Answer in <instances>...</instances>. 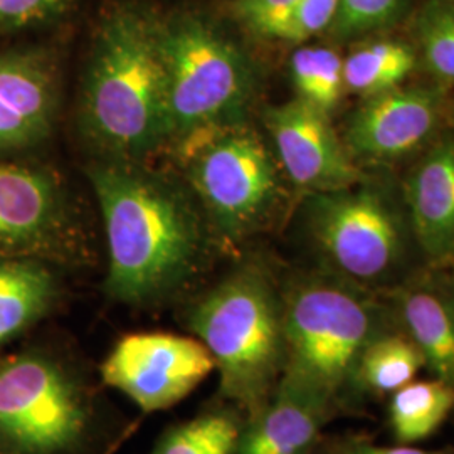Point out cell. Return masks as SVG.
Instances as JSON below:
<instances>
[{
    "mask_svg": "<svg viewBox=\"0 0 454 454\" xmlns=\"http://www.w3.org/2000/svg\"><path fill=\"white\" fill-rule=\"evenodd\" d=\"M90 179L106 232V293L120 303L144 307L179 290L194 273L202 246L187 199L127 160L93 165Z\"/></svg>",
    "mask_w": 454,
    "mask_h": 454,
    "instance_id": "obj_1",
    "label": "cell"
},
{
    "mask_svg": "<svg viewBox=\"0 0 454 454\" xmlns=\"http://www.w3.org/2000/svg\"><path fill=\"white\" fill-rule=\"evenodd\" d=\"M82 127L112 160L135 162L170 140L159 29L118 14L98 34L84 78Z\"/></svg>",
    "mask_w": 454,
    "mask_h": 454,
    "instance_id": "obj_2",
    "label": "cell"
},
{
    "mask_svg": "<svg viewBox=\"0 0 454 454\" xmlns=\"http://www.w3.org/2000/svg\"><path fill=\"white\" fill-rule=\"evenodd\" d=\"M340 276L296 283L281 300L285 371L281 382L335 409L360 397L357 372L367 345L394 328L392 311Z\"/></svg>",
    "mask_w": 454,
    "mask_h": 454,
    "instance_id": "obj_3",
    "label": "cell"
},
{
    "mask_svg": "<svg viewBox=\"0 0 454 454\" xmlns=\"http://www.w3.org/2000/svg\"><path fill=\"white\" fill-rule=\"evenodd\" d=\"M195 339L211 352L221 392L254 416L285 371L283 303L260 270L227 276L189 317Z\"/></svg>",
    "mask_w": 454,
    "mask_h": 454,
    "instance_id": "obj_4",
    "label": "cell"
},
{
    "mask_svg": "<svg viewBox=\"0 0 454 454\" xmlns=\"http://www.w3.org/2000/svg\"><path fill=\"white\" fill-rule=\"evenodd\" d=\"M307 223L333 275L371 292L397 288L409 279L418 243L409 217L380 191L352 185L315 192Z\"/></svg>",
    "mask_w": 454,
    "mask_h": 454,
    "instance_id": "obj_5",
    "label": "cell"
},
{
    "mask_svg": "<svg viewBox=\"0 0 454 454\" xmlns=\"http://www.w3.org/2000/svg\"><path fill=\"white\" fill-rule=\"evenodd\" d=\"M167 82L170 140L243 123L254 90L253 69L209 22L184 17L157 26Z\"/></svg>",
    "mask_w": 454,
    "mask_h": 454,
    "instance_id": "obj_6",
    "label": "cell"
},
{
    "mask_svg": "<svg viewBox=\"0 0 454 454\" xmlns=\"http://www.w3.org/2000/svg\"><path fill=\"white\" fill-rule=\"evenodd\" d=\"M91 404L65 364L39 352L0 360V450L74 454L91 424Z\"/></svg>",
    "mask_w": 454,
    "mask_h": 454,
    "instance_id": "obj_7",
    "label": "cell"
},
{
    "mask_svg": "<svg viewBox=\"0 0 454 454\" xmlns=\"http://www.w3.org/2000/svg\"><path fill=\"white\" fill-rule=\"evenodd\" d=\"M185 176L219 232L243 238L260 226L278 195L271 153L243 123L195 131L179 140Z\"/></svg>",
    "mask_w": 454,
    "mask_h": 454,
    "instance_id": "obj_8",
    "label": "cell"
},
{
    "mask_svg": "<svg viewBox=\"0 0 454 454\" xmlns=\"http://www.w3.org/2000/svg\"><path fill=\"white\" fill-rule=\"evenodd\" d=\"M82 232L61 182L49 170L0 163V260H76Z\"/></svg>",
    "mask_w": 454,
    "mask_h": 454,
    "instance_id": "obj_9",
    "label": "cell"
},
{
    "mask_svg": "<svg viewBox=\"0 0 454 454\" xmlns=\"http://www.w3.org/2000/svg\"><path fill=\"white\" fill-rule=\"evenodd\" d=\"M212 372L215 362L202 341L167 332L123 337L101 365L105 384L144 412L179 404Z\"/></svg>",
    "mask_w": 454,
    "mask_h": 454,
    "instance_id": "obj_10",
    "label": "cell"
},
{
    "mask_svg": "<svg viewBox=\"0 0 454 454\" xmlns=\"http://www.w3.org/2000/svg\"><path fill=\"white\" fill-rule=\"evenodd\" d=\"M266 129L285 172L300 189L315 192L357 185L362 172L328 121V114L301 99L273 106Z\"/></svg>",
    "mask_w": 454,
    "mask_h": 454,
    "instance_id": "obj_11",
    "label": "cell"
},
{
    "mask_svg": "<svg viewBox=\"0 0 454 454\" xmlns=\"http://www.w3.org/2000/svg\"><path fill=\"white\" fill-rule=\"evenodd\" d=\"M441 93L431 88H394L367 99L347 125L348 152L369 160H395L434 131Z\"/></svg>",
    "mask_w": 454,
    "mask_h": 454,
    "instance_id": "obj_12",
    "label": "cell"
},
{
    "mask_svg": "<svg viewBox=\"0 0 454 454\" xmlns=\"http://www.w3.org/2000/svg\"><path fill=\"white\" fill-rule=\"evenodd\" d=\"M58 106V74L48 56L0 54V152L34 145L48 135Z\"/></svg>",
    "mask_w": 454,
    "mask_h": 454,
    "instance_id": "obj_13",
    "label": "cell"
},
{
    "mask_svg": "<svg viewBox=\"0 0 454 454\" xmlns=\"http://www.w3.org/2000/svg\"><path fill=\"white\" fill-rule=\"evenodd\" d=\"M392 315L419 348L424 369L454 386V283L409 278L395 288Z\"/></svg>",
    "mask_w": 454,
    "mask_h": 454,
    "instance_id": "obj_14",
    "label": "cell"
},
{
    "mask_svg": "<svg viewBox=\"0 0 454 454\" xmlns=\"http://www.w3.org/2000/svg\"><path fill=\"white\" fill-rule=\"evenodd\" d=\"M407 217L426 258L448 260L454 246V137L429 148L407 179Z\"/></svg>",
    "mask_w": 454,
    "mask_h": 454,
    "instance_id": "obj_15",
    "label": "cell"
},
{
    "mask_svg": "<svg viewBox=\"0 0 454 454\" xmlns=\"http://www.w3.org/2000/svg\"><path fill=\"white\" fill-rule=\"evenodd\" d=\"M333 409L286 382L276 386L266 404L241 433L236 454H307Z\"/></svg>",
    "mask_w": 454,
    "mask_h": 454,
    "instance_id": "obj_16",
    "label": "cell"
},
{
    "mask_svg": "<svg viewBox=\"0 0 454 454\" xmlns=\"http://www.w3.org/2000/svg\"><path fill=\"white\" fill-rule=\"evenodd\" d=\"M56 292V278L46 261L0 260V343L16 339L43 318Z\"/></svg>",
    "mask_w": 454,
    "mask_h": 454,
    "instance_id": "obj_17",
    "label": "cell"
},
{
    "mask_svg": "<svg viewBox=\"0 0 454 454\" xmlns=\"http://www.w3.org/2000/svg\"><path fill=\"white\" fill-rule=\"evenodd\" d=\"M454 409V386L431 377L390 394L389 426L399 444L414 446L433 436Z\"/></svg>",
    "mask_w": 454,
    "mask_h": 454,
    "instance_id": "obj_18",
    "label": "cell"
},
{
    "mask_svg": "<svg viewBox=\"0 0 454 454\" xmlns=\"http://www.w3.org/2000/svg\"><path fill=\"white\" fill-rule=\"evenodd\" d=\"M418 65L414 49L403 41H372L343 59L345 90L375 97L399 88Z\"/></svg>",
    "mask_w": 454,
    "mask_h": 454,
    "instance_id": "obj_19",
    "label": "cell"
},
{
    "mask_svg": "<svg viewBox=\"0 0 454 454\" xmlns=\"http://www.w3.org/2000/svg\"><path fill=\"white\" fill-rule=\"evenodd\" d=\"M424 358L403 330L390 328L373 339L358 364V394L390 395L416 380Z\"/></svg>",
    "mask_w": 454,
    "mask_h": 454,
    "instance_id": "obj_20",
    "label": "cell"
},
{
    "mask_svg": "<svg viewBox=\"0 0 454 454\" xmlns=\"http://www.w3.org/2000/svg\"><path fill=\"white\" fill-rule=\"evenodd\" d=\"M290 73L298 99L326 114L337 108L345 91L343 59L337 51L322 46L296 49Z\"/></svg>",
    "mask_w": 454,
    "mask_h": 454,
    "instance_id": "obj_21",
    "label": "cell"
},
{
    "mask_svg": "<svg viewBox=\"0 0 454 454\" xmlns=\"http://www.w3.org/2000/svg\"><path fill=\"white\" fill-rule=\"evenodd\" d=\"M241 433L232 412L212 411L167 431L148 454H236Z\"/></svg>",
    "mask_w": 454,
    "mask_h": 454,
    "instance_id": "obj_22",
    "label": "cell"
},
{
    "mask_svg": "<svg viewBox=\"0 0 454 454\" xmlns=\"http://www.w3.org/2000/svg\"><path fill=\"white\" fill-rule=\"evenodd\" d=\"M422 59L441 82L454 84V0H429L416 19Z\"/></svg>",
    "mask_w": 454,
    "mask_h": 454,
    "instance_id": "obj_23",
    "label": "cell"
},
{
    "mask_svg": "<svg viewBox=\"0 0 454 454\" xmlns=\"http://www.w3.org/2000/svg\"><path fill=\"white\" fill-rule=\"evenodd\" d=\"M409 0H340L330 33L337 39H354L386 29L406 12Z\"/></svg>",
    "mask_w": 454,
    "mask_h": 454,
    "instance_id": "obj_24",
    "label": "cell"
},
{
    "mask_svg": "<svg viewBox=\"0 0 454 454\" xmlns=\"http://www.w3.org/2000/svg\"><path fill=\"white\" fill-rule=\"evenodd\" d=\"M340 0H300L285 20L275 39L300 44L328 29L335 19Z\"/></svg>",
    "mask_w": 454,
    "mask_h": 454,
    "instance_id": "obj_25",
    "label": "cell"
},
{
    "mask_svg": "<svg viewBox=\"0 0 454 454\" xmlns=\"http://www.w3.org/2000/svg\"><path fill=\"white\" fill-rule=\"evenodd\" d=\"M300 0H239L236 11L249 29L264 37H276Z\"/></svg>",
    "mask_w": 454,
    "mask_h": 454,
    "instance_id": "obj_26",
    "label": "cell"
},
{
    "mask_svg": "<svg viewBox=\"0 0 454 454\" xmlns=\"http://www.w3.org/2000/svg\"><path fill=\"white\" fill-rule=\"evenodd\" d=\"M66 0H0V26L24 27L59 12Z\"/></svg>",
    "mask_w": 454,
    "mask_h": 454,
    "instance_id": "obj_27",
    "label": "cell"
},
{
    "mask_svg": "<svg viewBox=\"0 0 454 454\" xmlns=\"http://www.w3.org/2000/svg\"><path fill=\"white\" fill-rule=\"evenodd\" d=\"M335 454H453L446 450H421L416 446L395 444V446H380L367 439H348L339 446Z\"/></svg>",
    "mask_w": 454,
    "mask_h": 454,
    "instance_id": "obj_28",
    "label": "cell"
},
{
    "mask_svg": "<svg viewBox=\"0 0 454 454\" xmlns=\"http://www.w3.org/2000/svg\"><path fill=\"white\" fill-rule=\"evenodd\" d=\"M448 260L453 261V264H454V246H453V249H451V253H450V256H448Z\"/></svg>",
    "mask_w": 454,
    "mask_h": 454,
    "instance_id": "obj_29",
    "label": "cell"
},
{
    "mask_svg": "<svg viewBox=\"0 0 454 454\" xmlns=\"http://www.w3.org/2000/svg\"><path fill=\"white\" fill-rule=\"evenodd\" d=\"M307 454H318L317 453V450H315V448H313V450H311V451H309V453Z\"/></svg>",
    "mask_w": 454,
    "mask_h": 454,
    "instance_id": "obj_30",
    "label": "cell"
},
{
    "mask_svg": "<svg viewBox=\"0 0 454 454\" xmlns=\"http://www.w3.org/2000/svg\"><path fill=\"white\" fill-rule=\"evenodd\" d=\"M0 454H7V453H5V451H2V450H0Z\"/></svg>",
    "mask_w": 454,
    "mask_h": 454,
    "instance_id": "obj_31",
    "label": "cell"
}]
</instances>
